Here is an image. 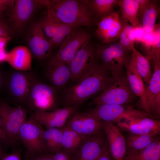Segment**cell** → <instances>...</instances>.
I'll return each instance as SVG.
<instances>
[{
	"label": "cell",
	"mask_w": 160,
	"mask_h": 160,
	"mask_svg": "<svg viewBox=\"0 0 160 160\" xmlns=\"http://www.w3.org/2000/svg\"><path fill=\"white\" fill-rule=\"evenodd\" d=\"M110 75L102 64L97 63L87 75L64 89L60 102L63 107H79L103 90L111 76Z\"/></svg>",
	"instance_id": "1"
},
{
	"label": "cell",
	"mask_w": 160,
	"mask_h": 160,
	"mask_svg": "<svg viewBox=\"0 0 160 160\" xmlns=\"http://www.w3.org/2000/svg\"><path fill=\"white\" fill-rule=\"evenodd\" d=\"M47 9L58 20L73 27L93 25V14L83 0H52Z\"/></svg>",
	"instance_id": "2"
},
{
	"label": "cell",
	"mask_w": 160,
	"mask_h": 160,
	"mask_svg": "<svg viewBox=\"0 0 160 160\" xmlns=\"http://www.w3.org/2000/svg\"><path fill=\"white\" fill-rule=\"evenodd\" d=\"M50 0H13L6 12L12 33L22 32L37 11L49 7Z\"/></svg>",
	"instance_id": "3"
},
{
	"label": "cell",
	"mask_w": 160,
	"mask_h": 160,
	"mask_svg": "<svg viewBox=\"0 0 160 160\" xmlns=\"http://www.w3.org/2000/svg\"><path fill=\"white\" fill-rule=\"evenodd\" d=\"M28 111L20 106L11 105L7 101L0 100V118L3 131L12 149L19 148L20 129L26 121Z\"/></svg>",
	"instance_id": "4"
},
{
	"label": "cell",
	"mask_w": 160,
	"mask_h": 160,
	"mask_svg": "<svg viewBox=\"0 0 160 160\" xmlns=\"http://www.w3.org/2000/svg\"><path fill=\"white\" fill-rule=\"evenodd\" d=\"M135 96L126 76L124 74L116 76H111L100 94L94 98L92 104L95 105L131 104Z\"/></svg>",
	"instance_id": "5"
},
{
	"label": "cell",
	"mask_w": 160,
	"mask_h": 160,
	"mask_svg": "<svg viewBox=\"0 0 160 160\" xmlns=\"http://www.w3.org/2000/svg\"><path fill=\"white\" fill-rule=\"evenodd\" d=\"M60 103L58 92L38 79L30 89L25 107L31 112H43L58 108Z\"/></svg>",
	"instance_id": "6"
},
{
	"label": "cell",
	"mask_w": 160,
	"mask_h": 160,
	"mask_svg": "<svg viewBox=\"0 0 160 160\" xmlns=\"http://www.w3.org/2000/svg\"><path fill=\"white\" fill-rule=\"evenodd\" d=\"M31 71L13 69L6 76L5 89L9 100L16 106L25 108L26 100L30 89L38 79Z\"/></svg>",
	"instance_id": "7"
},
{
	"label": "cell",
	"mask_w": 160,
	"mask_h": 160,
	"mask_svg": "<svg viewBox=\"0 0 160 160\" xmlns=\"http://www.w3.org/2000/svg\"><path fill=\"white\" fill-rule=\"evenodd\" d=\"M44 129L43 126L31 115L29 119L21 127L19 138L25 148V159L35 157L48 152L44 145L42 135Z\"/></svg>",
	"instance_id": "8"
},
{
	"label": "cell",
	"mask_w": 160,
	"mask_h": 160,
	"mask_svg": "<svg viewBox=\"0 0 160 160\" xmlns=\"http://www.w3.org/2000/svg\"><path fill=\"white\" fill-rule=\"evenodd\" d=\"M85 112L97 119L106 122H117L132 117H149L155 119L131 104H100L95 105Z\"/></svg>",
	"instance_id": "9"
},
{
	"label": "cell",
	"mask_w": 160,
	"mask_h": 160,
	"mask_svg": "<svg viewBox=\"0 0 160 160\" xmlns=\"http://www.w3.org/2000/svg\"><path fill=\"white\" fill-rule=\"evenodd\" d=\"M95 52L97 58L101 60L111 76L124 74L125 62L129 55L119 43L98 45Z\"/></svg>",
	"instance_id": "10"
},
{
	"label": "cell",
	"mask_w": 160,
	"mask_h": 160,
	"mask_svg": "<svg viewBox=\"0 0 160 160\" xmlns=\"http://www.w3.org/2000/svg\"><path fill=\"white\" fill-rule=\"evenodd\" d=\"M95 49L89 42L84 44L68 64L71 80L75 83L87 75L97 63Z\"/></svg>",
	"instance_id": "11"
},
{
	"label": "cell",
	"mask_w": 160,
	"mask_h": 160,
	"mask_svg": "<svg viewBox=\"0 0 160 160\" xmlns=\"http://www.w3.org/2000/svg\"><path fill=\"white\" fill-rule=\"evenodd\" d=\"M153 64V76L139 102L142 111L155 119L160 117V62Z\"/></svg>",
	"instance_id": "12"
},
{
	"label": "cell",
	"mask_w": 160,
	"mask_h": 160,
	"mask_svg": "<svg viewBox=\"0 0 160 160\" xmlns=\"http://www.w3.org/2000/svg\"><path fill=\"white\" fill-rule=\"evenodd\" d=\"M104 121L88 113L76 111L67 119L65 125L82 135L89 136L103 131Z\"/></svg>",
	"instance_id": "13"
},
{
	"label": "cell",
	"mask_w": 160,
	"mask_h": 160,
	"mask_svg": "<svg viewBox=\"0 0 160 160\" xmlns=\"http://www.w3.org/2000/svg\"><path fill=\"white\" fill-rule=\"evenodd\" d=\"M39 21L31 25L27 37L28 47L32 56L40 61L48 58L51 55L53 45L49 40L45 38Z\"/></svg>",
	"instance_id": "14"
},
{
	"label": "cell",
	"mask_w": 160,
	"mask_h": 160,
	"mask_svg": "<svg viewBox=\"0 0 160 160\" xmlns=\"http://www.w3.org/2000/svg\"><path fill=\"white\" fill-rule=\"evenodd\" d=\"M123 24L120 14L114 11L99 19L95 35L104 43L115 41L119 39Z\"/></svg>",
	"instance_id": "15"
},
{
	"label": "cell",
	"mask_w": 160,
	"mask_h": 160,
	"mask_svg": "<svg viewBox=\"0 0 160 160\" xmlns=\"http://www.w3.org/2000/svg\"><path fill=\"white\" fill-rule=\"evenodd\" d=\"M90 38L89 33L76 28L64 40L54 56L68 65L82 45L89 42Z\"/></svg>",
	"instance_id": "16"
},
{
	"label": "cell",
	"mask_w": 160,
	"mask_h": 160,
	"mask_svg": "<svg viewBox=\"0 0 160 160\" xmlns=\"http://www.w3.org/2000/svg\"><path fill=\"white\" fill-rule=\"evenodd\" d=\"M117 123L120 130L129 133L158 135L160 132V121L151 117H132Z\"/></svg>",
	"instance_id": "17"
},
{
	"label": "cell",
	"mask_w": 160,
	"mask_h": 160,
	"mask_svg": "<svg viewBox=\"0 0 160 160\" xmlns=\"http://www.w3.org/2000/svg\"><path fill=\"white\" fill-rule=\"evenodd\" d=\"M79 108L78 106L63 107L45 112H32L31 115L46 129L62 128L65 126L71 115L78 111Z\"/></svg>",
	"instance_id": "18"
},
{
	"label": "cell",
	"mask_w": 160,
	"mask_h": 160,
	"mask_svg": "<svg viewBox=\"0 0 160 160\" xmlns=\"http://www.w3.org/2000/svg\"><path fill=\"white\" fill-rule=\"evenodd\" d=\"M108 145L103 131L88 137L71 160H95Z\"/></svg>",
	"instance_id": "19"
},
{
	"label": "cell",
	"mask_w": 160,
	"mask_h": 160,
	"mask_svg": "<svg viewBox=\"0 0 160 160\" xmlns=\"http://www.w3.org/2000/svg\"><path fill=\"white\" fill-rule=\"evenodd\" d=\"M103 131L112 157L114 160H123L126 153V144L119 129L112 123L104 121Z\"/></svg>",
	"instance_id": "20"
},
{
	"label": "cell",
	"mask_w": 160,
	"mask_h": 160,
	"mask_svg": "<svg viewBox=\"0 0 160 160\" xmlns=\"http://www.w3.org/2000/svg\"><path fill=\"white\" fill-rule=\"evenodd\" d=\"M46 76L51 86L58 92L65 88L71 78L68 65L54 56L48 63Z\"/></svg>",
	"instance_id": "21"
},
{
	"label": "cell",
	"mask_w": 160,
	"mask_h": 160,
	"mask_svg": "<svg viewBox=\"0 0 160 160\" xmlns=\"http://www.w3.org/2000/svg\"><path fill=\"white\" fill-rule=\"evenodd\" d=\"M32 55L25 46H16L7 52L5 62L14 69L22 71L32 70Z\"/></svg>",
	"instance_id": "22"
},
{
	"label": "cell",
	"mask_w": 160,
	"mask_h": 160,
	"mask_svg": "<svg viewBox=\"0 0 160 160\" xmlns=\"http://www.w3.org/2000/svg\"><path fill=\"white\" fill-rule=\"evenodd\" d=\"M124 67L126 70V77L131 90L135 96L141 98L146 87L130 55H128L126 59Z\"/></svg>",
	"instance_id": "23"
},
{
	"label": "cell",
	"mask_w": 160,
	"mask_h": 160,
	"mask_svg": "<svg viewBox=\"0 0 160 160\" xmlns=\"http://www.w3.org/2000/svg\"><path fill=\"white\" fill-rule=\"evenodd\" d=\"M62 150L70 158L89 136L80 134L72 129L64 126L62 128Z\"/></svg>",
	"instance_id": "24"
},
{
	"label": "cell",
	"mask_w": 160,
	"mask_h": 160,
	"mask_svg": "<svg viewBox=\"0 0 160 160\" xmlns=\"http://www.w3.org/2000/svg\"><path fill=\"white\" fill-rule=\"evenodd\" d=\"M120 16L123 22L129 23L134 28L142 26L139 17L138 3L137 0H119Z\"/></svg>",
	"instance_id": "25"
},
{
	"label": "cell",
	"mask_w": 160,
	"mask_h": 160,
	"mask_svg": "<svg viewBox=\"0 0 160 160\" xmlns=\"http://www.w3.org/2000/svg\"><path fill=\"white\" fill-rule=\"evenodd\" d=\"M123 160H160L159 136L143 149L126 155Z\"/></svg>",
	"instance_id": "26"
},
{
	"label": "cell",
	"mask_w": 160,
	"mask_h": 160,
	"mask_svg": "<svg viewBox=\"0 0 160 160\" xmlns=\"http://www.w3.org/2000/svg\"><path fill=\"white\" fill-rule=\"evenodd\" d=\"M62 127L44 129L43 140L47 152L54 154L62 150Z\"/></svg>",
	"instance_id": "27"
},
{
	"label": "cell",
	"mask_w": 160,
	"mask_h": 160,
	"mask_svg": "<svg viewBox=\"0 0 160 160\" xmlns=\"http://www.w3.org/2000/svg\"><path fill=\"white\" fill-rule=\"evenodd\" d=\"M130 56L143 81L148 85L153 74L149 60L135 47Z\"/></svg>",
	"instance_id": "28"
},
{
	"label": "cell",
	"mask_w": 160,
	"mask_h": 160,
	"mask_svg": "<svg viewBox=\"0 0 160 160\" xmlns=\"http://www.w3.org/2000/svg\"><path fill=\"white\" fill-rule=\"evenodd\" d=\"M157 136L152 134L129 133L126 141V155L132 153L144 148L153 141Z\"/></svg>",
	"instance_id": "29"
},
{
	"label": "cell",
	"mask_w": 160,
	"mask_h": 160,
	"mask_svg": "<svg viewBox=\"0 0 160 160\" xmlns=\"http://www.w3.org/2000/svg\"><path fill=\"white\" fill-rule=\"evenodd\" d=\"M158 2L157 0H151L143 15L140 23L145 32L150 33L153 30L157 17L160 12Z\"/></svg>",
	"instance_id": "30"
},
{
	"label": "cell",
	"mask_w": 160,
	"mask_h": 160,
	"mask_svg": "<svg viewBox=\"0 0 160 160\" xmlns=\"http://www.w3.org/2000/svg\"><path fill=\"white\" fill-rule=\"evenodd\" d=\"M92 11L94 16L100 18L114 11L117 0H83Z\"/></svg>",
	"instance_id": "31"
},
{
	"label": "cell",
	"mask_w": 160,
	"mask_h": 160,
	"mask_svg": "<svg viewBox=\"0 0 160 160\" xmlns=\"http://www.w3.org/2000/svg\"><path fill=\"white\" fill-rule=\"evenodd\" d=\"M39 21L44 32L50 39L55 34L61 22L48 9L46 14Z\"/></svg>",
	"instance_id": "32"
},
{
	"label": "cell",
	"mask_w": 160,
	"mask_h": 160,
	"mask_svg": "<svg viewBox=\"0 0 160 160\" xmlns=\"http://www.w3.org/2000/svg\"><path fill=\"white\" fill-rule=\"evenodd\" d=\"M75 28L61 22L55 34L49 39L53 46L60 45L66 37Z\"/></svg>",
	"instance_id": "33"
},
{
	"label": "cell",
	"mask_w": 160,
	"mask_h": 160,
	"mask_svg": "<svg viewBox=\"0 0 160 160\" xmlns=\"http://www.w3.org/2000/svg\"><path fill=\"white\" fill-rule=\"evenodd\" d=\"M153 43L151 51L149 60L153 63L160 61V25L156 24L153 30Z\"/></svg>",
	"instance_id": "34"
},
{
	"label": "cell",
	"mask_w": 160,
	"mask_h": 160,
	"mask_svg": "<svg viewBox=\"0 0 160 160\" xmlns=\"http://www.w3.org/2000/svg\"><path fill=\"white\" fill-rule=\"evenodd\" d=\"M119 39L120 41L119 43L124 50L128 53L130 52H132L133 49L135 47V44L132 43L130 41L126 26L123 22V28Z\"/></svg>",
	"instance_id": "35"
},
{
	"label": "cell",
	"mask_w": 160,
	"mask_h": 160,
	"mask_svg": "<svg viewBox=\"0 0 160 160\" xmlns=\"http://www.w3.org/2000/svg\"><path fill=\"white\" fill-rule=\"evenodd\" d=\"M153 39V31L150 33L145 32L143 39L140 43L141 48L145 57L149 60Z\"/></svg>",
	"instance_id": "36"
},
{
	"label": "cell",
	"mask_w": 160,
	"mask_h": 160,
	"mask_svg": "<svg viewBox=\"0 0 160 160\" xmlns=\"http://www.w3.org/2000/svg\"><path fill=\"white\" fill-rule=\"evenodd\" d=\"M21 151L19 148L13 149L10 153L3 154L0 157V160H22Z\"/></svg>",
	"instance_id": "37"
},
{
	"label": "cell",
	"mask_w": 160,
	"mask_h": 160,
	"mask_svg": "<svg viewBox=\"0 0 160 160\" xmlns=\"http://www.w3.org/2000/svg\"><path fill=\"white\" fill-rule=\"evenodd\" d=\"M13 34L6 20H0V36L11 37Z\"/></svg>",
	"instance_id": "38"
},
{
	"label": "cell",
	"mask_w": 160,
	"mask_h": 160,
	"mask_svg": "<svg viewBox=\"0 0 160 160\" xmlns=\"http://www.w3.org/2000/svg\"><path fill=\"white\" fill-rule=\"evenodd\" d=\"M0 147L6 152V151L11 147L10 144L2 130L0 118Z\"/></svg>",
	"instance_id": "39"
},
{
	"label": "cell",
	"mask_w": 160,
	"mask_h": 160,
	"mask_svg": "<svg viewBox=\"0 0 160 160\" xmlns=\"http://www.w3.org/2000/svg\"><path fill=\"white\" fill-rule=\"evenodd\" d=\"M138 3L139 20L140 23L143 15L147 8L150 0H137Z\"/></svg>",
	"instance_id": "40"
},
{
	"label": "cell",
	"mask_w": 160,
	"mask_h": 160,
	"mask_svg": "<svg viewBox=\"0 0 160 160\" xmlns=\"http://www.w3.org/2000/svg\"><path fill=\"white\" fill-rule=\"evenodd\" d=\"M54 154L48 152L44 153L25 160H54Z\"/></svg>",
	"instance_id": "41"
},
{
	"label": "cell",
	"mask_w": 160,
	"mask_h": 160,
	"mask_svg": "<svg viewBox=\"0 0 160 160\" xmlns=\"http://www.w3.org/2000/svg\"><path fill=\"white\" fill-rule=\"evenodd\" d=\"M13 0H0V20L4 13L12 4Z\"/></svg>",
	"instance_id": "42"
},
{
	"label": "cell",
	"mask_w": 160,
	"mask_h": 160,
	"mask_svg": "<svg viewBox=\"0 0 160 160\" xmlns=\"http://www.w3.org/2000/svg\"><path fill=\"white\" fill-rule=\"evenodd\" d=\"M135 34V42L140 43L143 39L145 32L142 26L134 28Z\"/></svg>",
	"instance_id": "43"
},
{
	"label": "cell",
	"mask_w": 160,
	"mask_h": 160,
	"mask_svg": "<svg viewBox=\"0 0 160 160\" xmlns=\"http://www.w3.org/2000/svg\"><path fill=\"white\" fill-rule=\"evenodd\" d=\"M108 145L99 156L95 160H112Z\"/></svg>",
	"instance_id": "44"
},
{
	"label": "cell",
	"mask_w": 160,
	"mask_h": 160,
	"mask_svg": "<svg viewBox=\"0 0 160 160\" xmlns=\"http://www.w3.org/2000/svg\"><path fill=\"white\" fill-rule=\"evenodd\" d=\"M54 160H71L69 156L61 150L54 154Z\"/></svg>",
	"instance_id": "45"
},
{
	"label": "cell",
	"mask_w": 160,
	"mask_h": 160,
	"mask_svg": "<svg viewBox=\"0 0 160 160\" xmlns=\"http://www.w3.org/2000/svg\"><path fill=\"white\" fill-rule=\"evenodd\" d=\"M11 39V37L0 36V49H5Z\"/></svg>",
	"instance_id": "46"
},
{
	"label": "cell",
	"mask_w": 160,
	"mask_h": 160,
	"mask_svg": "<svg viewBox=\"0 0 160 160\" xmlns=\"http://www.w3.org/2000/svg\"><path fill=\"white\" fill-rule=\"evenodd\" d=\"M6 76L0 69V92L5 89Z\"/></svg>",
	"instance_id": "47"
},
{
	"label": "cell",
	"mask_w": 160,
	"mask_h": 160,
	"mask_svg": "<svg viewBox=\"0 0 160 160\" xmlns=\"http://www.w3.org/2000/svg\"><path fill=\"white\" fill-rule=\"evenodd\" d=\"M7 53L5 49H0V63L5 62Z\"/></svg>",
	"instance_id": "48"
},
{
	"label": "cell",
	"mask_w": 160,
	"mask_h": 160,
	"mask_svg": "<svg viewBox=\"0 0 160 160\" xmlns=\"http://www.w3.org/2000/svg\"><path fill=\"white\" fill-rule=\"evenodd\" d=\"M6 152L3 149L0 147V157H1L3 154Z\"/></svg>",
	"instance_id": "49"
}]
</instances>
